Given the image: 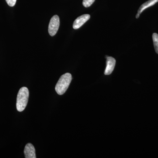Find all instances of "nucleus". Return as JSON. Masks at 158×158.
<instances>
[{"instance_id":"10","label":"nucleus","mask_w":158,"mask_h":158,"mask_svg":"<svg viewBox=\"0 0 158 158\" xmlns=\"http://www.w3.org/2000/svg\"><path fill=\"white\" fill-rule=\"evenodd\" d=\"M6 2L10 7H13L15 5L16 0H6Z\"/></svg>"},{"instance_id":"7","label":"nucleus","mask_w":158,"mask_h":158,"mask_svg":"<svg viewBox=\"0 0 158 158\" xmlns=\"http://www.w3.org/2000/svg\"><path fill=\"white\" fill-rule=\"evenodd\" d=\"M158 2V0H149L147 1L146 2L142 4L139 9H138V13L136 15V19H138L140 16V14L144 11L145 9L151 7L154 5H155L156 3Z\"/></svg>"},{"instance_id":"1","label":"nucleus","mask_w":158,"mask_h":158,"mask_svg":"<svg viewBox=\"0 0 158 158\" xmlns=\"http://www.w3.org/2000/svg\"><path fill=\"white\" fill-rule=\"evenodd\" d=\"M29 96V91L27 87H22L19 91L16 101V109L19 112H22L25 109Z\"/></svg>"},{"instance_id":"5","label":"nucleus","mask_w":158,"mask_h":158,"mask_svg":"<svg viewBox=\"0 0 158 158\" xmlns=\"http://www.w3.org/2000/svg\"><path fill=\"white\" fill-rule=\"evenodd\" d=\"M106 67L105 69L104 74L106 75H109L113 72L116 65V61L112 57L106 56Z\"/></svg>"},{"instance_id":"2","label":"nucleus","mask_w":158,"mask_h":158,"mask_svg":"<svg viewBox=\"0 0 158 158\" xmlns=\"http://www.w3.org/2000/svg\"><path fill=\"white\" fill-rule=\"evenodd\" d=\"M72 77L69 73H66L60 77L57 82L55 90L59 95H62L66 92L70 85Z\"/></svg>"},{"instance_id":"3","label":"nucleus","mask_w":158,"mask_h":158,"mask_svg":"<svg viewBox=\"0 0 158 158\" xmlns=\"http://www.w3.org/2000/svg\"><path fill=\"white\" fill-rule=\"evenodd\" d=\"M60 25V20L59 16L55 15L52 18L48 26L49 34L51 36L56 34Z\"/></svg>"},{"instance_id":"6","label":"nucleus","mask_w":158,"mask_h":158,"mask_svg":"<svg viewBox=\"0 0 158 158\" xmlns=\"http://www.w3.org/2000/svg\"><path fill=\"white\" fill-rule=\"evenodd\" d=\"M24 153L26 158H36L35 148L31 143L26 144Z\"/></svg>"},{"instance_id":"8","label":"nucleus","mask_w":158,"mask_h":158,"mask_svg":"<svg viewBox=\"0 0 158 158\" xmlns=\"http://www.w3.org/2000/svg\"><path fill=\"white\" fill-rule=\"evenodd\" d=\"M153 41L156 52L158 54V34L154 33L152 35Z\"/></svg>"},{"instance_id":"9","label":"nucleus","mask_w":158,"mask_h":158,"mask_svg":"<svg viewBox=\"0 0 158 158\" xmlns=\"http://www.w3.org/2000/svg\"><path fill=\"white\" fill-rule=\"evenodd\" d=\"M95 0H83V5L86 8L90 7L94 2Z\"/></svg>"},{"instance_id":"4","label":"nucleus","mask_w":158,"mask_h":158,"mask_svg":"<svg viewBox=\"0 0 158 158\" xmlns=\"http://www.w3.org/2000/svg\"><path fill=\"white\" fill-rule=\"evenodd\" d=\"M90 15L89 14H84L77 18L73 23V28L75 30L79 29L82 27L86 22L90 19Z\"/></svg>"}]
</instances>
